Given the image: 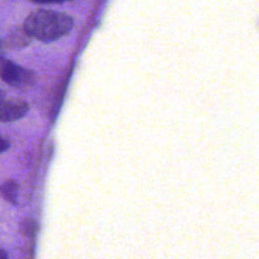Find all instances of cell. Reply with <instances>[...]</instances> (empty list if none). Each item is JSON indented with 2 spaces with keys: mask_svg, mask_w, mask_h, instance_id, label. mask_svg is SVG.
I'll return each instance as SVG.
<instances>
[{
  "mask_svg": "<svg viewBox=\"0 0 259 259\" xmlns=\"http://www.w3.org/2000/svg\"><path fill=\"white\" fill-rule=\"evenodd\" d=\"M35 4H61L65 2H72V0H32Z\"/></svg>",
  "mask_w": 259,
  "mask_h": 259,
  "instance_id": "cell-6",
  "label": "cell"
},
{
  "mask_svg": "<svg viewBox=\"0 0 259 259\" xmlns=\"http://www.w3.org/2000/svg\"><path fill=\"white\" fill-rule=\"evenodd\" d=\"M2 78L5 83L15 89L30 88L35 82V76L33 71L27 70L10 60H3Z\"/></svg>",
  "mask_w": 259,
  "mask_h": 259,
  "instance_id": "cell-2",
  "label": "cell"
},
{
  "mask_svg": "<svg viewBox=\"0 0 259 259\" xmlns=\"http://www.w3.org/2000/svg\"><path fill=\"white\" fill-rule=\"evenodd\" d=\"M29 111V105L23 100H7L2 104V118L3 123H10L22 119Z\"/></svg>",
  "mask_w": 259,
  "mask_h": 259,
  "instance_id": "cell-3",
  "label": "cell"
},
{
  "mask_svg": "<svg viewBox=\"0 0 259 259\" xmlns=\"http://www.w3.org/2000/svg\"><path fill=\"white\" fill-rule=\"evenodd\" d=\"M2 195L8 202L15 205L18 199V184L13 180H8L2 186Z\"/></svg>",
  "mask_w": 259,
  "mask_h": 259,
  "instance_id": "cell-4",
  "label": "cell"
},
{
  "mask_svg": "<svg viewBox=\"0 0 259 259\" xmlns=\"http://www.w3.org/2000/svg\"><path fill=\"white\" fill-rule=\"evenodd\" d=\"M73 19L65 13L39 9L28 15L23 29L30 38L45 43L55 42L71 32Z\"/></svg>",
  "mask_w": 259,
  "mask_h": 259,
  "instance_id": "cell-1",
  "label": "cell"
},
{
  "mask_svg": "<svg viewBox=\"0 0 259 259\" xmlns=\"http://www.w3.org/2000/svg\"><path fill=\"white\" fill-rule=\"evenodd\" d=\"M9 146H10V143L7 141V138H5V137H3L2 138V152L7 151V149L9 148Z\"/></svg>",
  "mask_w": 259,
  "mask_h": 259,
  "instance_id": "cell-7",
  "label": "cell"
},
{
  "mask_svg": "<svg viewBox=\"0 0 259 259\" xmlns=\"http://www.w3.org/2000/svg\"><path fill=\"white\" fill-rule=\"evenodd\" d=\"M23 232L28 235V237H33L35 232H37V224L33 220H27L23 223Z\"/></svg>",
  "mask_w": 259,
  "mask_h": 259,
  "instance_id": "cell-5",
  "label": "cell"
}]
</instances>
